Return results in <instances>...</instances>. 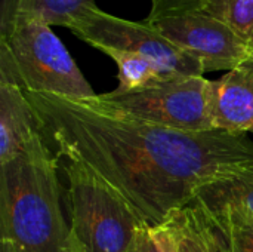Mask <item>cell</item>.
Returning <instances> with one entry per match:
<instances>
[{
  "label": "cell",
  "instance_id": "cell-20",
  "mask_svg": "<svg viewBox=\"0 0 253 252\" xmlns=\"http://www.w3.org/2000/svg\"><path fill=\"white\" fill-rule=\"evenodd\" d=\"M68 252H74V251H71V250H68Z\"/></svg>",
  "mask_w": 253,
  "mask_h": 252
},
{
  "label": "cell",
  "instance_id": "cell-18",
  "mask_svg": "<svg viewBox=\"0 0 253 252\" xmlns=\"http://www.w3.org/2000/svg\"><path fill=\"white\" fill-rule=\"evenodd\" d=\"M0 252H16V251H15V248H13L9 242L1 241V250H0Z\"/></svg>",
  "mask_w": 253,
  "mask_h": 252
},
{
  "label": "cell",
  "instance_id": "cell-11",
  "mask_svg": "<svg viewBox=\"0 0 253 252\" xmlns=\"http://www.w3.org/2000/svg\"><path fill=\"white\" fill-rule=\"evenodd\" d=\"M190 205L209 217H218L231 209H242L253 215V166L202 186Z\"/></svg>",
  "mask_w": 253,
  "mask_h": 252
},
{
  "label": "cell",
  "instance_id": "cell-9",
  "mask_svg": "<svg viewBox=\"0 0 253 252\" xmlns=\"http://www.w3.org/2000/svg\"><path fill=\"white\" fill-rule=\"evenodd\" d=\"M42 134L39 114L24 89L15 83H0V163L15 157Z\"/></svg>",
  "mask_w": 253,
  "mask_h": 252
},
{
  "label": "cell",
  "instance_id": "cell-19",
  "mask_svg": "<svg viewBox=\"0 0 253 252\" xmlns=\"http://www.w3.org/2000/svg\"><path fill=\"white\" fill-rule=\"evenodd\" d=\"M251 46L253 48V37H252V40H251Z\"/></svg>",
  "mask_w": 253,
  "mask_h": 252
},
{
  "label": "cell",
  "instance_id": "cell-8",
  "mask_svg": "<svg viewBox=\"0 0 253 252\" xmlns=\"http://www.w3.org/2000/svg\"><path fill=\"white\" fill-rule=\"evenodd\" d=\"M212 119L218 131L253 134V52L221 79L213 80Z\"/></svg>",
  "mask_w": 253,
  "mask_h": 252
},
{
  "label": "cell",
  "instance_id": "cell-4",
  "mask_svg": "<svg viewBox=\"0 0 253 252\" xmlns=\"http://www.w3.org/2000/svg\"><path fill=\"white\" fill-rule=\"evenodd\" d=\"M59 159L67 178L65 203L70 215V250L126 252L145 223L99 177L76 162Z\"/></svg>",
  "mask_w": 253,
  "mask_h": 252
},
{
  "label": "cell",
  "instance_id": "cell-6",
  "mask_svg": "<svg viewBox=\"0 0 253 252\" xmlns=\"http://www.w3.org/2000/svg\"><path fill=\"white\" fill-rule=\"evenodd\" d=\"M67 28L80 40L99 50L117 49L138 53L168 74H205L202 64L166 39L154 24L111 15L99 9L96 3L82 7Z\"/></svg>",
  "mask_w": 253,
  "mask_h": 252
},
{
  "label": "cell",
  "instance_id": "cell-16",
  "mask_svg": "<svg viewBox=\"0 0 253 252\" xmlns=\"http://www.w3.org/2000/svg\"><path fill=\"white\" fill-rule=\"evenodd\" d=\"M150 3L151 7L145 19L150 24L202 10V0H150Z\"/></svg>",
  "mask_w": 253,
  "mask_h": 252
},
{
  "label": "cell",
  "instance_id": "cell-15",
  "mask_svg": "<svg viewBox=\"0 0 253 252\" xmlns=\"http://www.w3.org/2000/svg\"><path fill=\"white\" fill-rule=\"evenodd\" d=\"M209 218L221 227L228 245V252H253L252 214L242 209H231L222 215Z\"/></svg>",
  "mask_w": 253,
  "mask_h": 252
},
{
  "label": "cell",
  "instance_id": "cell-12",
  "mask_svg": "<svg viewBox=\"0 0 253 252\" xmlns=\"http://www.w3.org/2000/svg\"><path fill=\"white\" fill-rule=\"evenodd\" d=\"M95 0H0V30L24 18H39L52 25L68 27L73 16Z\"/></svg>",
  "mask_w": 253,
  "mask_h": 252
},
{
  "label": "cell",
  "instance_id": "cell-1",
  "mask_svg": "<svg viewBox=\"0 0 253 252\" xmlns=\"http://www.w3.org/2000/svg\"><path fill=\"white\" fill-rule=\"evenodd\" d=\"M24 92L58 157L99 177L150 226L188 206L202 186L253 166L243 134L176 131L114 114L95 98Z\"/></svg>",
  "mask_w": 253,
  "mask_h": 252
},
{
  "label": "cell",
  "instance_id": "cell-13",
  "mask_svg": "<svg viewBox=\"0 0 253 252\" xmlns=\"http://www.w3.org/2000/svg\"><path fill=\"white\" fill-rule=\"evenodd\" d=\"M101 52L110 56L119 68V86L116 89L117 92L135 91L148 86L157 80H162L165 77L175 76L165 73L159 65L138 53L117 49H104Z\"/></svg>",
  "mask_w": 253,
  "mask_h": 252
},
{
  "label": "cell",
  "instance_id": "cell-3",
  "mask_svg": "<svg viewBox=\"0 0 253 252\" xmlns=\"http://www.w3.org/2000/svg\"><path fill=\"white\" fill-rule=\"evenodd\" d=\"M0 83L71 100L96 97L61 39L39 18L18 19L0 30Z\"/></svg>",
  "mask_w": 253,
  "mask_h": 252
},
{
  "label": "cell",
  "instance_id": "cell-2",
  "mask_svg": "<svg viewBox=\"0 0 253 252\" xmlns=\"http://www.w3.org/2000/svg\"><path fill=\"white\" fill-rule=\"evenodd\" d=\"M1 241L16 252H68L70 226L61 208L58 157L42 135L0 163Z\"/></svg>",
  "mask_w": 253,
  "mask_h": 252
},
{
  "label": "cell",
  "instance_id": "cell-10",
  "mask_svg": "<svg viewBox=\"0 0 253 252\" xmlns=\"http://www.w3.org/2000/svg\"><path fill=\"white\" fill-rule=\"evenodd\" d=\"M162 227L169 252H228L221 227L193 205L172 212Z\"/></svg>",
  "mask_w": 253,
  "mask_h": 252
},
{
  "label": "cell",
  "instance_id": "cell-14",
  "mask_svg": "<svg viewBox=\"0 0 253 252\" xmlns=\"http://www.w3.org/2000/svg\"><path fill=\"white\" fill-rule=\"evenodd\" d=\"M202 12L227 24L251 43L253 37V0H202Z\"/></svg>",
  "mask_w": 253,
  "mask_h": 252
},
{
  "label": "cell",
  "instance_id": "cell-5",
  "mask_svg": "<svg viewBox=\"0 0 253 252\" xmlns=\"http://www.w3.org/2000/svg\"><path fill=\"white\" fill-rule=\"evenodd\" d=\"M213 80L175 74L148 86L96 95L102 108L125 117L187 132L216 131L212 119Z\"/></svg>",
  "mask_w": 253,
  "mask_h": 252
},
{
  "label": "cell",
  "instance_id": "cell-17",
  "mask_svg": "<svg viewBox=\"0 0 253 252\" xmlns=\"http://www.w3.org/2000/svg\"><path fill=\"white\" fill-rule=\"evenodd\" d=\"M126 252H169L162 224L150 226L144 223L136 230Z\"/></svg>",
  "mask_w": 253,
  "mask_h": 252
},
{
  "label": "cell",
  "instance_id": "cell-7",
  "mask_svg": "<svg viewBox=\"0 0 253 252\" xmlns=\"http://www.w3.org/2000/svg\"><path fill=\"white\" fill-rule=\"evenodd\" d=\"M154 25L181 50L197 59L205 73L230 71L253 52L248 40L227 24L202 10L162 19Z\"/></svg>",
  "mask_w": 253,
  "mask_h": 252
}]
</instances>
